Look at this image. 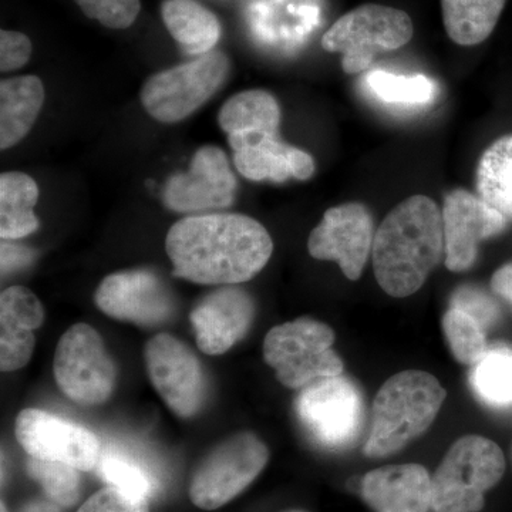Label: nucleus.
<instances>
[{
	"label": "nucleus",
	"instance_id": "nucleus-1",
	"mask_svg": "<svg viewBox=\"0 0 512 512\" xmlns=\"http://www.w3.org/2000/svg\"><path fill=\"white\" fill-rule=\"evenodd\" d=\"M165 249L178 278L228 286L258 275L271 258L274 242L264 225L247 215H195L175 222Z\"/></svg>",
	"mask_w": 512,
	"mask_h": 512
},
{
	"label": "nucleus",
	"instance_id": "nucleus-2",
	"mask_svg": "<svg viewBox=\"0 0 512 512\" xmlns=\"http://www.w3.org/2000/svg\"><path fill=\"white\" fill-rule=\"evenodd\" d=\"M443 215L436 201L413 195L389 212L373 241V269L380 288L394 298L419 291L440 264Z\"/></svg>",
	"mask_w": 512,
	"mask_h": 512
},
{
	"label": "nucleus",
	"instance_id": "nucleus-3",
	"mask_svg": "<svg viewBox=\"0 0 512 512\" xmlns=\"http://www.w3.org/2000/svg\"><path fill=\"white\" fill-rule=\"evenodd\" d=\"M446 396L444 387L430 373L407 370L390 377L373 403L366 456H390L417 439L436 420Z\"/></svg>",
	"mask_w": 512,
	"mask_h": 512
},
{
	"label": "nucleus",
	"instance_id": "nucleus-4",
	"mask_svg": "<svg viewBox=\"0 0 512 512\" xmlns=\"http://www.w3.org/2000/svg\"><path fill=\"white\" fill-rule=\"evenodd\" d=\"M503 450L481 436L461 437L447 451L431 478V508L436 512H478L484 494L500 483Z\"/></svg>",
	"mask_w": 512,
	"mask_h": 512
},
{
	"label": "nucleus",
	"instance_id": "nucleus-5",
	"mask_svg": "<svg viewBox=\"0 0 512 512\" xmlns=\"http://www.w3.org/2000/svg\"><path fill=\"white\" fill-rule=\"evenodd\" d=\"M413 35V20L406 12L369 3L336 20L323 35L322 47L342 55L343 72L357 74L369 69L380 53L402 49Z\"/></svg>",
	"mask_w": 512,
	"mask_h": 512
},
{
	"label": "nucleus",
	"instance_id": "nucleus-6",
	"mask_svg": "<svg viewBox=\"0 0 512 512\" xmlns=\"http://www.w3.org/2000/svg\"><path fill=\"white\" fill-rule=\"evenodd\" d=\"M335 333L325 323L309 318L293 320L269 330L264 357L279 382L303 389L316 380L342 375L343 362L332 345Z\"/></svg>",
	"mask_w": 512,
	"mask_h": 512
},
{
	"label": "nucleus",
	"instance_id": "nucleus-7",
	"mask_svg": "<svg viewBox=\"0 0 512 512\" xmlns=\"http://www.w3.org/2000/svg\"><path fill=\"white\" fill-rule=\"evenodd\" d=\"M227 55L212 50L191 62L151 76L141 90V103L153 119L173 124L204 106L227 80Z\"/></svg>",
	"mask_w": 512,
	"mask_h": 512
},
{
	"label": "nucleus",
	"instance_id": "nucleus-8",
	"mask_svg": "<svg viewBox=\"0 0 512 512\" xmlns=\"http://www.w3.org/2000/svg\"><path fill=\"white\" fill-rule=\"evenodd\" d=\"M56 382L73 402L96 406L106 402L116 384V366L96 329L86 323L72 326L57 345Z\"/></svg>",
	"mask_w": 512,
	"mask_h": 512
},
{
	"label": "nucleus",
	"instance_id": "nucleus-9",
	"mask_svg": "<svg viewBox=\"0 0 512 512\" xmlns=\"http://www.w3.org/2000/svg\"><path fill=\"white\" fill-rule=\"evenodd\" d=\"M268 448L251 433L231 437L202 461L190 497L202 510H217L237 497L268 463Z\"/></svg>",
	"mask_w": 512,
	"mask_h": 512
},
{
	"label": "nucleus",
	"instance_id": "nucleus-10",
	"mask_svg": "<svg viewBox=\"0 0 512 512\" xmlns=\"http://www.w3.org/2000/svg\"><path fill=\"white\" fill-rule=\"evenodd\" d=\"M303 429L326 448L349 446L363 421V400L355 384L342 376L316 380L296 400Z\"/></svg>",
	"mask_w": 512,
	"mask_h": 512
},
{
	"label": "nucleus",
	"instance_id": "nucleus-11",
	"mask_svg": "<svg viewBox=\"0 0 512 512\" xmlns=\"http://www.w3.org/2000/svg\"><path fill=\"white\" fill-rule=\"evenodd\" d=\"M20 446L30 457L60 461L77 470L90 471L100 461L99 437L86 427L43 410L20 412L15 424Z\"/></svg>",
	"mask_w": 512,
	"mask_h": 512
},
{
	"label": "nucleus",
	"instance_id": "nucleus-12",
	"mask_svg": "<svg viewBox=\"0 0 512 512\" xmlns=\"http://www.w3.org/2000/svg\"><path fill=\"white\" fill-rule=\"evenodd\" d=\"M148 376L175 414L191 417L201 409L205 377L198 357L181 340L160 333L144 350Z\"/></svg>",
	"mask_w": 512,
	"mask_h": 512
},
{
	"label": "nucleus",
	"instance_id": "nucleus-13",
	"mask_svg": "<svg viewBox=\"0 0 512 512\" xmlns=\"http://www.w3.org/2000/svg\"><path fill=\"white\" fill-rule=\"evenodd\" d=\"M373 241L369 210L359 202H349L325 212L311 232L308 249L313 258L338 262L346 278L357 281L372 252Z\"/></svg>",
	"mask_w": 512,
	"mask_h": 512
},
{
	"label": "nucleus",
	"instance_id": "nucleus-14",
	"mask_svg": "<svg viewBox=\"0 0 512 512\" xmlns=\"http://www.w3.org/2000/svg\"><path fill=\"white\" fill-rule=\"evenodd\" d=\"M237 178L221 148L205 146L192 157L187 173L175 174L165 184V207L175 212L227 208L235 200Z\"/></svg>",
	"mask_w": 512,
	"mask_h": 512
},
{
	"label": "nucleus",
	"instance_id": "nucleus-15",
	"mask_svg": "<svg viewBox=\"0 0 512 512\" xmlns=\"http://www.w3.org/2000/svg\"><path fill=\"white\" fill-rule=\"evenodd\" d=\"M94 302L111 318L153 326L173 315L174 301L160 276L147 269L111 274L103 279Z\"/></svg>",
	"mask_w": 512,
	"mask_h": 512
},
{
	"label": "nucleus",
	"instance_id": "nucleus-16",
	"mask_svg": "<svg viewBox=\"0 0 512 512\" xmlns=\"http://www.w3.org/2000/svg\"><path fill=\"white\" fill-rule=\"evenodd\" d=\"M444 248L451 272H464L476 262L478 247L485 239L500 234L507 220L478 195L453 190L444 198Z\"/></svg>",
	"mask_w": 512,
	"mask_h": 512
},
{
	"label": "nucleus",
	"instance_id": "nucleus-17",
	"mask_svg": "<svg viewBox=\"0 0 512 512\" xmlns=\"http://www.w3.org/2000/svg\"><path fill=\"white\" fill-rule=\"evenodd\" d=\"M228 141L235 167L248 180L285 183L291 177L306 181L315 174L311 154L282 143L276 134L242 131L229 134Z\"/></svg>",
	"mask_w": 512,
	"mask_h": 512
},
{
	"label": "nucleus",
	"instance_id": "nucleus-18",
	"mask_svg": "<svg viewBox=\"0 0 512 512\" xmlns=\"http://www.w3.org/2000/svg\"><path fill=\"white\" fill-rule=\"evenodd\" d=\"M255 316L251 296L235 286L210 293L191 312L198 348L207 355L228 352L244 338Z\"/></svg>",
	"mask_w": 512,
	"mask_h": 512
},
{
	"label": "nucleus",
	"instance_id": "nucleus-19",
	"mask_svg": "<svg viewBox=\"0 0 512 512\" xmlns=\"http://www.w3.org/2000/svg\"><path fill=\"white\" fill-rule=\"evenodd\" d=\"M45 319L42 303L25 286H10L0 296V369L15 372L28 365Z\"/></svg>",
	"mask_w": 512,
	"mask_h": 512
},
{
	"label": "nucleus",
	"instance_id": "nucleus-20",
	"mask_svg": "<svg viewBox=\"0 0 512 512\" xmlns=\"http://www.w3.org/2000/svg\"><path fill=\"white\" fill-rule=\"evenodd\" d=\"M362 497L376 512H427L431 477L419 464L377 468L363 478Z\"/></svg>",
	"mask_w": 512,
	"mask_h": 512
},
{
	"label": "nucleus",
	"instance_id": "nucleus-21",
	"mask_svg": "<svg viewBox=\"0 0 512 512\" xmlns=\"http://www.w3.org/2000/svg\"><path fill=\"white\" fill-rule=\"evenodd\" d=\"M45 103V87L36 76H20L0 83V148L20 143L36 123Z\"/></svg>",
	"mask_w": 512,
	"mask_h": 512
},
{
	"label": "nucleus",
	"instance_id": "nucleus-22",
	"mask_svg": "<svg viewBox=\"0 0 512 512\" xmlns=\"http://www.w3.org/2000/svg\"><path fill=\"white\" fill-rule=\"evenodd\" d=\"M161 15L165 28L188 55H207L220 42V20L197 0H164Z\"/></svg>",
	"mask_w": 512,
	"mask_h": 512
},
{
	"label": "nucleus",
	"instance_id": "nucleus-23",
	"mask_svg": "<svg viewBox=\"0 0 512 512\" xmlns=\"http://www.w3.org/2000/svg\"><path fill=\"white\" fill-rule=\"evenodd\" d=\"M39 188L28 174L10 171L0 175V237H28L39 228L35 207Z\"/></svg>",
	"mask_w": 512,
	"mask_h": 512
},
{
	"label": "nucleus",
	"instance_id": "nucleus-24",
	"mask_svg": "<svg viewBox=\"0 0 512 512\" xmlns=\"http://www.w3.org/2000/svg\"><path fill=\"white\" fill-rule=\"evenodd\" d=\"M507 0H441L444 28L460 46H477L494 32Z\"/></svg>",
	"mask_w": 512,
	"mask_h": 512
},
{
	"label": "nucleus",
	"instance_id": "nucleus-25",
	"mask_svg": "<svg viewBox=\"0 0 512 512\" xmlns=\"http://www.w3.org/2000/svg\"><path fill=\"white\" fill-rule=\"evenodd\" d=\"M478 197L512 220V134L495 140L484 151L477 165Z\"/></svg>",
	"mask_w": 512,
	"mask_h": 512
},
{
	"label": "nucleus",
	"instance_id": "nucleus-26",
	"mask_svg": "<svg viewBox=\"0 0 512 512\" xmlns=\"http://www.w3.org/2000/svg\"><path fill=\"white\" fill-rule=\"evenodd\" d=\"M281 107L271 93L248 90L235 94L222 106L218 121L225 133L264 131L278 136Z\"/></svg>",
	"mask_w": 512,
	"mask_h": 512
},
{
	"label": "nucleus",
	"instance_id": "nucleus-27",
	"mask_svg": "<svg viewBox=\"0 0 512 512\" xmlns=\"http://www.w3.org/2000/svg\"><path fill=\"white\" fill-rule=\"evenodd\" d=\"M471 386L477 396L493 407L512 404V350H487L471 372Z\"/></svg>",
	"mask_w": 512,
	"mask_h": 512
},
{
	"label": "nucleus",
	"instance_id": "nucleus-28",
	"mask_svg": "<svg viewBox=\"0 0 512 512\" xmlns=\"http://www.w3.org/2000/svg\"><path fill=\"white\" fill-rule=\"evenodd\" d=\"M366 86L376 99L400 107L427 106L437 94V86L423 74L400 76L375 70L366 76Z\"/></svg>",
	"mask_w": 512,
	"mask_h": 512
},
{
	"label": "nucleus",
	"instance_id": "nucleus-29",
	"mask_svg": "<svg viewBox=\"0 0 512 512\" xmlns=\"http://www.w3.org/2000/svg\"><path fill=\"white\" fill-rule=\"evenodd\" d=\"M443 329L451 352L461 365L474 366L487 353L485 329L466 312L450 306L443 318Z\"/></svg>",
	"mask_w": 512,
	"mask_h": 512
},
{
	"label": "nucleus",
	"instance_id": "nucleus-30",
	"mask_svg": "<svg viewBox=\"0 0 512 512\" xmlns=\"http://www.w3.org/2000/svg\"><path fill=\"white\" fill-rule=\"evenodd\" d=\"M28 473L39 481L53 503L72 507L79 500L80 477L77 468L60 461L32 457L28 461Z\"/></svg>",
	"mask_w": 512,
	"mask_h": 512
},
{
	"label": "nucleus",
	"instance_id": "nucleus-31",
	"mask_svg": "<svg viewBox=\"0 0 512 512\" xmlns=\"http://www.w3.org/2000/svg\"><path fill=\"white\" fill-rule=\"evenodd\" d=\"M99 474L111 487L119 488L124 493L133 497L147 500L156 490L153 478L146 468L141 467L136 461L119 454H106L100 457Z\"/></svg>",
	"mask_w": 512,
	"mask_h": 512
},
{
	"label": "nucleus",
	"instance_id": "nucleus-32",
	"mask_svg": "<svg viewBox=\"0 0 512 512\" xmlns=\"http://www.w3.org/2000/svg\"><path fill=\"white\" fill-rule=\"evenodd\" d=\"M87 18L109 29H127L136 22L140 0H76Z\"/></svg>",
	"mask_w": 512,
	"mask_h": 512
},
{
	"label": "nucleus",
	"instance_id": "nucleus-33",
	"mask_svg": "<svg viewBox=\"0 0 512 512\" xmlns=\"http://www.w3.org/2000/svg\"><path fill=\"white\" fill-rule=\"evenodd\" d=\"M451 308L460 309L476 319L485 330L500 318V308L488 293L476 286H460L451 296Z\"/></svg>",
	"mask_w": 512,
	"mask_h": 512
},
{
	"label": "nucleus",
	"instance_id": "nucleus-34",
	"mask_svg": "<svg viewBox=\"0 0 512 512\" xmlns=\"http://www.w3.org/2000/svg\"><path fill=\"white\" fill-rule=\"evenodd\" d=\"M77 512H148V504L110 485L92 495Z\"/></svg>",
	"mask_w": 512,
	"mask_h": 512
},
{
	"label": "nucleus",
	"instance_id": "nucleus-35",
	"mask_svg": "<svg viewBox=\"0 0 512 512\" xmlns=\"http://www.w3.org/2000/svg\"><path fill=\"white\" fill-rule=\"evenodd\" d=\"M32 55V42L20 32L2 30L0 32V70L13 72L29 62Z\"/></svg>",
	"mask_w": 512,
	"mask_h": 512
},
{
	"label": "nucleus",
	"instance_id": "nucleus-36",
	"mask_svg": "<svg viewBox=\"0 0 512 512\" xmlns=\"http://www.w3.org/2000/svg\"><path fill=\"white\" fill-rule=\"evenodd\" d=\"M491 288L505 301L512 303V262H508L495 271L491 278Z\"/></svg>",
	"mask_w": 512,
	"mask_h": 512
},
{
	"label": "nucleus",
	"instance_id": "nucleus-37",
	"mask_svg": "<svg viewBox=\"0 0 512 512\" xmlns=\"http://www.w3.org/2000/svg\"><path fill=\"white\" fill-rule=\"evenodd\" d=\"M28 261V254L20 251V248L12 247V245H2V271H10L12 268Z\"/></svg>",
	"mask_w": 512,
	"mask_h": 512
},
{
	"label": "nucleus",
	"instance_id": "nucleus-38",
	"mask_svg": "<svg viewBox=\"0 0 512 512\" xmlns=\"http://www.w3.org/2000/svg\"><path fill=\"white\" fill-rule=\"evenodd\" d=\"M20 512H60V508L52 501H33L25 505Z\"/></svg>",
	"mask_w": 512,
	"mask_h": 512
},
{
	"label": "nucleus",
	"instance_id": "nucleus-39",
	"mask_svg": "<svg viewBox=\"0 0 512 512\" xmlns=\"http://www.w3.org/2000/svg\"><path fill=\"white\" fill-rule=\"evenodd\" d=\"M0 508H2V512H8V510H6L5 504L2 503V505H0Z\"/></svg>",
	"mask_w": 512,
	"mask_h": 512
},
{
	"label": "nucleus",
	"instance_id": "nucleus-40",
	"mask_svg": "<svg viewBox=\"0 0 512 512\" xmlns=\"http://www.w3.org/2000/svg\"><path fill=\"white\" fill-rule=\"evenodd\" d=\"M293 512H301V511H293Z\"/></svg>",
	"mask_w": 512,
	"mask_h": 512
}]
</instances>
